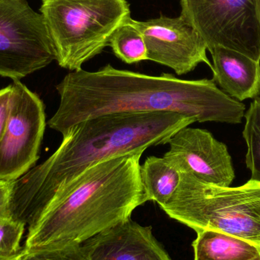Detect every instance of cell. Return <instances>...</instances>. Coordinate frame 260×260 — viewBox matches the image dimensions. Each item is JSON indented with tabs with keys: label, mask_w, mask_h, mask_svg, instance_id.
<instances>
[{
	"label": "cell",
	"mask_w": 260,
	"mask_h": 260,
	"mask_svg": "<svg viewBox=\"0 0 260 260\" xmlns=\"http://www.w3.org/2000/svg\"><path fill=\"white\" fill-rule=\"evenodd\" d=\"M56 88L60 101L48 126L62 136L78 123L116 113L175 112L199 123L239 124L245 112L212 79L149 76L111 65L71 72Z\"/></svg>",
	"instance_id": "1"
},
{
	"label": "cell",
	"mask_w": 260,
	"mask_h": 260,
	"mask_svg": "<svg viewBox=\"0 0 260 260\" xmlns=\"http://www.w3.org/2000/svg\"><path fill=\"white\" fill-rule=\"evenodd\" d=\"M195 120L175 112L116 113L78 123L54 153L12 183V216L29 226L76 177L116 156L168 144Z\"/></svg>",
	"instance_id": "2"
},
{
	"label": "cell",
	"mask_w": 260,
	"mask_h": 260,
	"mask_svg": "<svg viewBox=\"0 0 260 260\" xmlns=\"http://www.w3.org/2000/svg\"><path fill=\"white\" fill-rule=\"evenodd\" d=\"M144 151L106 159L81 173L28 226L24 250L82 244L131 218L148 201L140 176Z\"/></svg>",
	"instance_id": "3"
},
{
	"label": "cell",
	"mask_w": 260,
	"mask_h": 260,
	"mask_svg": "<svg viewBox=\"0 0 260 260\" xmlns=\"http://www.w3.org/2000/svg\"><path fill=\"white\" fill-rule=\"evenodd\" d=\"M161 209L196 232L218 231L260 247V182L222 187L181 172L178 187Z\"/></svg>",
	"instance_id": "4"
},
{
	"label": "cell",
	"mask_w": 260,
	"mask_h": 260,
	"mask_svg": "<svg viewBox=\"0 0 260 260\" xmlns=\"http://www.w3.org/2000/svg\"><path fill=\"white\" fill-rule=\"evenodd\" d=\"M39 11L56 62L72 72L100 54L116 29L131 18L127 0H42Z\"/></svg>",
	"instance_id": "5"
},
{
	"label": "cell",
	"mask_w": 260,
	"mask_h": 260,
	"mask_svg": "<svg viewBox=\"0 0 260 260\" xmlns=\"http://www.w3.org/2000/svg\"><path fill=\"white\" fill-rule=\"evenodd\" d=\"M54 60L42 14L27 0H0V76L20 80Z\"/></svg>",
	"instance_id": "6"
},
{
	"label": "cell",
	"mask_w": 260,
	"mask_h": 260,
	"mask_svg": "<svg viewBox=\"0 0 260 260\" xmlns=\"http://www.w3.org/2000/svg\"><path fill=\"white\" fill-rule=\"evenodd\" d=\"M180 16L200 34L207 50L222 47L260 62L256 0H180Z\"/></svg>",
	"instance_id": "7"
},
{
	"label": "cell",
	"mask_w": 260,
	"mask_h": 260,
	"mask_svg": "<svg viewBox=\"0 0 260 260\" xmlns=\"http://www.w3.org/2000/svg\"><path fill=\"white\" fill-rule=\"evenodd\" d=\"M10 114L0 139V180L13 183L39 159L46 128L45 108L19 80L12 84Z\"/></svg>",
	"instance_id": "8"
},
{
	"label": "cell",
	"mask_w": 260,
	"mask_h": 260,
	"mask_svg": "<svg viewBox=\"0 0 260 260\" xmlns=\"http://www.w3.org/2000/svg\"><path fill=\"white\" fill-rule=\"evenodd\" d=\"M134 23L145 40L148 60L169 67L178 76L193 71L200 63L212 70L204 40L181 16L134 20Z\"/></svg>",
	"instance_id": "9"
},
{
	"label": "cell",
	"mask_w": 260,
	"mask_h": 260,
	"mask_svg": "<svg viewBox=\"0 0 260 260\" xmlns=\"http://www.w3.org/2000/svg\"><path fill=\"white\" fill-rule=\"evenodd\" d=\"M164 156L180 172L189 173L199 180L228 187L235 179V170L225 144L210 132L189 126L177 131L168 142Z\"/></svg>",
	"instance_id": "10"
},
{
	"label": "cell",
	"mask_w": 260,
	"mask_h": 260,
	"mask_svg": "<svg viewBox=\"0 0 260 260\" xmlns=\"http://www.w3.org/2000/svg\"><path fill=\"white\" fill-rule=\"evenodd\" d=\"M89 260H172L152 234L131 218L82 244Z\"/></svg>",
	"instance_id": "11"
},
{
	"label": "cell",
	"mask_w": 260,
	"mask_h": 260,
	"mask_svg": "<svg viewBox=\"0 0 260 260\" xmlns=\"http://www.w3.org/2000/svg\"><path fill=\"white\" fill-rule=\"evenodd\" d=\"M212 57L214 82L239 102L260 95V62L222 47L209 50Z\"/></svg>",
	"instance_id": "12"
},
{
	"label": "cell",
	"mask_w": 260,
	"mask_h": 260,
	"mask_svg": "<svg viewBox=\"0 0 260 260\" xmlns=\"http://www.w3.org/2000/svg\"><path fill=\"white\" fill-rule=\"evenodd\" d=\"M194 260H249L260 256V247L242 238L214 230L197 232Z\"/></svg>",
	"instance_id": "13"
},
{
	"label": "cell",
	"mask_w": 260,
	"mask_h": 260,
	"mask_svg": "<svg viewBox=\"0 0 260 260\" xmlns=\"http://www.w3.org/2000/svg\"><path fill=\"white\" fill-rule=\"evenodd\" d=\"M181 172L169 159L150 156L141 165L140 176L148 201L165 206L180 181Z\"/></svg>",
	"instance_id": "14"
},
{
	"label": "cell",
	"mask_w": 260,
	"mask_h": 260,
	"mask_svg": "<svg viewBox=\"0 0 260 260\" xmlns=\"http://www.w3.org/2000/svg\"><path fill=\"white\" fill-rule=\"evenodd\" d=\"M108 46L115 56L126 63L148 60L145 40L132 18L116 29L110 38Z\"/></svg>",
	"instance_id": "15"
},
{
	"label": "cell",
	"mask_w": 260,
	"mask_h": 260,
	"mask_svg": "<svg viewBox=\"0 0 260 260\" xmlns=\"http://www.w3.org/2000/svg\"><path fill=\"white\" fill-rule=\"evenodd\" d=\"M243 136L247 146L246 165L251 171L250 180L260 182V98H256L244 114Z\"/></svg>",
	"instance_id": "16"
},
{
	"label": "cell",
	"mask_w": 260,
	"mask_h": 260,
	"mask_svg": "<svg viewBox=\"0 0 260 260\" xmlns=\"http://www.w3.org/2000/svg\"><path fill=\"white\" fill-rule=\"evenodd\" d=\"M26 224L13 217L0 218V257L15 256L22 251L21 240Z\"/></svg>",
	"instance_id": "17"
},
{
	"label": "cell",
	"mask_w": 260,
	"mask_h": 260,
	"mask_svg": "<svg viewBox=\"0 0 260 260\" xmlns=\"http://www.w3.org/2000/svg\"><path fill=\"white\" fill-rule=\"evenodd\" d=\"M23 260H89L82 244L50 246L30 250L23 248Z\"/></svg>",
	"instance_id": "18"
},
{
	"label": "cell",
	"mask_w": 260,
	"mask_h": 260,
	"mask_svg": "<svg viewBox=\"0 0 260 260\" xmlns=\"http://www.w3.org/2000/svg\"><path fill=\"white\" fill-rule=\"evenodd\" d=\"M12 91L11 85L0 90V139L4 134L10 114Z\"/></svg>",
	"instance_id": "19"
},
{
	"label": "cell",
	"mask_w": 260,
	"mask_h": 260,
	"mask_svg": "<svg viewBox=\"0 0 260 260\" xmlns=\"http://www.w3.org/2000/svg\"><path fill=\"white\" fill-rule=\"evenodd\" d=\"M12 183L0 180V218L12 216L10 210Z\"/></svg>",
	"instance_id": "20"
},
{
	"label": "cell",
	"mask_w": 260,
	"mask_h": 260,
	"mask_svg": "<svg viewBox=\"0 0 260 260\" xmlns=\"http://www.w3.org/2000/svg\"><path fill=\"white\" fill-rule=\"evenodd\" d=\"M23 255H24V253H23L22 250V251H21V253L15 255V256H12V257L1 258L0 260H23Z\"/></svg>",
	"instance_id": "21"
},
{
	"label": "cell",
	"mask_w": 260,
	"mask_h": 260,
	"mask_svg": "<svg viewBox=\"0 0 260 260\" xmlns=\"http://www.w3.org/2000/svg\"><path fill=\"white\" fill-rule=\"evenodd\" d=\"M257 1L258 7H259V13H260V0H256Z\"/></svg>",
	"instance_id": "22"
},
{
	"label": "cell",
	"mask_w": 260,
	"mask_h": 260,
	"mask_svg": "<svg viewBox=\"0 0 260 260\" xmlns=\"http://www.w3.org/2000/svg\"><path fill=\"white\" fill-rule=\"evenodd\" d=\"M249 260H260V256H259V257L253 258V259H249Z\"/></svg>",
	"instance_id": "23"
}]
</instances>
